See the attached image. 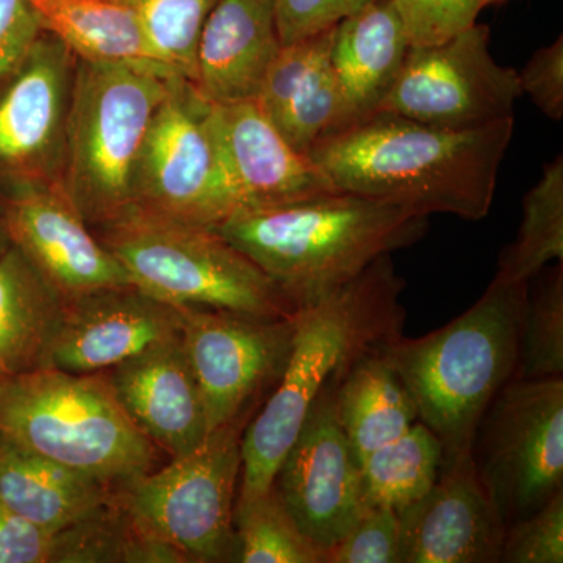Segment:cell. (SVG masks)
Wrapping results in <instances>:
<instances>
[{
  "label": "cell",
  "instance_id": "2",
  "mask_svg": "<svg viewBox=\"0 0 563 563\" xmlns=\"http://www.w3.org/2000/svg\"><path fill=\"white\" fill-rule=\"evenodd\" d=\"M402 288L391 255H384L340 290L296 312L290 357L279 383L243 431L236 501L273 487L321 391L363 352L401 332Z\"/></svg>",
  "mask_w": 563,
  "mask_h": 563
},
{
  "label": "cell",
  "instance_id": "7",
  "mask_svg": "<svg viewBox=\"0 0 563 563\" xmlns=\"http://www.w3.org/2000/svg\"><path fill=\"white\" fill-rule=\"evenodd\" d=\"M95 229L131 284L172 306L273 318L292 317L299 310L213 228L133 207Z\"/></svg>",
  "mask_w": 563,
  "mask_h": 563
},
{
  "label": "cell",
  "instance_id": "20",
  "mask_svg": "<svg viewBox=\"0 0 563 563\" xmlns=\"http://www.w3.org/2000/svg\"><path fill=\"white\" fill-rule=\"evenodd\" d=\"M282 46L276 0H218L199 38L191 84L217 106L255 101Z\"/></svg>",
  "mask_w": 563,
  "mask_h": 563
},
{
  "label": "cell",
  "instance_id": "19",
  "mask_svg": "<svg viewBox=\"0 0 563 563\" xmlns=\"http://www.w3.org/2000/svg\"><path fill=\"white\" fill-rule=\"evenodd\" d=\"M102 374L122 409L172 459L191 453L209 435L201 393L180 335Z\"/></svg>",
  "mask_w": 563,
  "mask_h": 563
},
{
  "label": "cell",
  "instance_id": "8",
  "mask_svg": "<svg viewBox=\"0 0 563 563\" xmlns=\"http://www.w3.org/2000/svg\"><path fill=\"white\" fill-rule=\"evenodd\" d=\"M246 421L214 429L191 453L111 487L133 531L177 562H236L233 512Z\"/></svg>",
  "mask_w": 563,
  "mask_h": 563
},
{
  "label": "cell",
  "instance_id": "31",
  "mask_svg": "<svg viewBox=\"0 0 563 563\" xmlns=\"http://www.w3.org/2000/svg\"><path fill=\"white\" fill-rule=\"evenodd\" d=\"M563 374V268L551 269L529 288L521 320L518 379H543Z\"/></svg>",
  "mask_w": 563,
  "mask_h": 563
},
{
  "label": "cell",
  "instance_id": "24",
  "mask_svg": "<svg viewBox=\"0 0 563 563\" xmlns=\"http://www.w3.org/2000/svg\"><path fill=\"white\" fill-rule=\"evenodd\" d=\"M62 296L11 244L0 257V377L46 368L63 314Z\"/></svg>",
  "mask_w": 563,
  "mask_h": 563
},
{
  "label": "cell",
  "instance_id": "41",
  "mask_svg": "<svg viewBox=\"0 0 563 563\" xmlns=\"http://www.w3.org/2000/svg\"><path fill=\"white\" fill-rule=\"evenodd\" d=\"M5 380L7 379H2V377H0V391H2L3 385H5Z\"/></svg>",
  "mask_w": 563,
  "mask_h": 563
},
{
  "label": "cell",
  "instance_id": "29",
  "mask_svg": "<svg viewBox=\"0 0 563 563\" xmlns=\"http://www.w3.org/2000/svg\"><path fill=\"white\" fill-rule=\"evenodd\" d=\"M233 526L236 562L321 563V551L303 536L274 487L247 501H236Z\"/></svg>",
  "mask_w": 563,
  "mask_h": 563
},
{
  "label": "cell",
  "instance_id": "1",
  "mask_svg": "<svg viewBox=\"0 0 563 563\" xmlns=\"http://www.w3.org/2000/svg\"><path fill=\"white\" fill-rule=\"evenodd\" d=\"M515 120L446 129L377 111L309 152L336 191L481 221L490 213Z\"/></svg>",
  "mask_w": 563,
  "mask_h": 563
},
{
  "label": "cell",
  "instance_id": "39",
  "mask_svg": "<svg viewBox=\"0 0 563 563\" xmlns=\"http://www.w3.org/2000/svg\"><path fill=\"white\" fill-rule=\"evenodd\" d=\"M10 246L9 229H7L5 217H3L2 206H0V257L10 250Z\"/></svg>",
  "mask_w": 563,
  "mask_h": 563
},
{
  "label": "cell",
  "instance_id": "10",
  "mask_svg": "<svg viewBox=\"0 0 563 563\" xmlns=\"http://www.w3.org/2000/svg\"><path fill=\"white\" fill-rule=\"evenodd\" d=\"M210 103L190 80L169 77L135 176V207L217 228L235 211L209 125Z\"/></svg>",
  "mask_w": 563,
  "mask_h": 563
},
{
  "label": "cell",
  "instance_id": "35",
  "mask_svg": "<svg viewBox=\"0 0 563 563\" xmlns=\"http://www.w3.org/2000/svg\"><path fill=\"white\" fill-rule=\"evenodd\" d=\"M369 0H276L277 31L282 44L309 38L335 27Z\"/></svg>",
  "mask_w": 563,
  "mask_h": 563
},
{
  "label": "cell",
  "instance_id": "33",
  "mask_svg": "<svg viewBox=\"0 0 563 563\" xmlns=\"http://www.w3.org/2000/svg\"><path fill=\"white\" fill-rule=\"evenodd\" d=\"M501 562H563V490L536 512L507 526Z\"/></svg>",
  "mask_w": 563,
  "mask_h": 563
},
{
  "label": "cell",
  "instance_id": "14",
  "mask_svg": "<svg viewBox=\"0 0 563 563\" xmlns=\"http://www.w3.org/2000/svg\"><path fill=\"white\" fill-rule=\"evenodd\" d=\"M335 379L310 407L273 483L292 520L321 551V558L351 531L365 509L361 463L336 418Z\"/></svg>",
  "mask_w": 563,
  "mask_h": 563
},
{
  "label": "cell",
  "instance_id": "34",
  "mask_svg": "<svg viewBox=\"0 0 563 563\" xmlns=\"http://www.w3.org/2000/svg\"><path fill=\"white\" fill-rule=\"evenodd\" d=\"M410 46L443 43L476 24L485 0H393Z\"/></svg>",
  "mask_w": 563,
  "mask_h": 563
},
{
  "label": "cell",
  "instance_id": "30",
  "mask_svg": "<svg viewBox=\"0 0 563 563\" xmlns=\"http://www.w3.org/2000/svg\"><path fill=\"white\" fill-rule=\"evenodd\" d=\"M152 57L161 65L195 80L199 38L218 0H129Z\"/></svg>",
  "mask_w": 563,
  "mask_h": 563
},
{
  "label": "cell",
  "instance_id": "40",
  "mask_svg": "<svg viewBox=\"0 0 563 563\" xmlns=\"http://www.w3.org/2000/svg\"><path fill=\"white\" fill-rule=\"evenodd\" d=\"M503 2H506V0H485V7L495 5V3H503Z\"/></svg>",
  "mask_w": 563,
  "mask_h": 563
},
{
  "label": "cell",
  "instance_id": "11",
  "mask_svg": "<svg viewBox=\"0 0 563 563\" xmlns=\"http://www.w3.org/2000/svg\"><path fill=\"white\" fill-rule=\"evenodd\" d=\"M487 25L474 24L443 43L410 46L379 111L446 129H474L514 117L518 70L499 65Z\"/></svg>",
  "mask_w": 563,
  "mask_h": 563
},
{
  "label": "cell",
  "instance_id": "9",
  "mask_svg": "<svg viewBox=\"0 0 563 563\" xmlns=\"http://www.w3.org/2000/svg\"><path fill=\"white\" fill-rule=\"evenodd\" d=\"M485 490L506 526L563 490V377L510 380L473 443Z\"/></svg>",
  "mask_w": 563,
  "mask_h": 563
},
{
  "label": "cell",
  "instance_id": "18",
  "mask_svg": "<svg viewBox=\"0 0 563 563\" xmlns=\"http://www.w3.org/2000/svg\"><path fill=\"white\" fill-rule=\"evenodd\" d=\"M184 307L135 285L101 288L69 299L46 368L99 374L155 344L180 335Z\"/></svg>",
  "mask_w": 563,
  "mask_h": 563
},
{
  "label": "cell",
  "instance_id": "23",
  "mask_svg": "<svg viewBox=\"0 0 563 563\" xmlns=\"http://www.w3.org/2000/svg\"><path fill=\"white\" fill-rule=\"evenodd\" d=\"M111 487L0 435V501L41 528L65 531L110 501Z\"/></svg>",
  "mask_w": 563,
  "mask_h": 563
},
{
  "label": "cell",
  "instance_id": "36",
  "mask_svg": "<svg viewBox=\"0 0 563 563\" xmlns=\"http://www.w3.org/2000/svg\"><path fill=\"white\" fill-rule=\"evenodd\" d=\"M62 553V531H47L0 501V563H58Z\"/></svg>",
  "mask_w": 563,
  "mask_h": 563
},
{
  "label": "cell",
  "instance_id": "16",
  "mask_svg": "<svg viewBox=\"0 0 563 563\" xmlns=\"http://www.w3.org/2000/svg\"><path fill=\"white\" fill-rule=\"evenodd\" d=\"M209 125L235 211L272 209L336 191L320 166L282 136L257 102L210 103Z\"/></svg>",
  "mask_w": 563,
  "mask_h": 563
},
{
  "label": "cell",
  "instance_id": "4",
  "mask_svg": "<svg viewBox=\"0 0 563 563\" xmlns=\"http://www.w3.org/2000/svg\"><path fill=\"white\" fill-rule=\"evenodd\" d=\"M528 285L495 277L442 329L418 339L399 332L377 344L412 396L418 421L442 442L443 457L473 451L493 399L517 377Z\"/></svg>",
  "mask_w": 563,
  "mask_h": 563
},
{
  "label": "cell",
  "instance_id": "38",
  "mask_svg": "<svg viewBox=\"0 0 563 563\" xmlns=\"http://www.w3.org/2000/svg\"><path fill=\"white\" fill-rule=\"evenodd\" d=\"M41 33L31 0H0V81L24 60Z\"/></svg>",
  "mask_w": 563,
  "mask_h": 563
},
{
  "label": "cell",
  "instance_id": "28",
  "mask_svg": "<svg viewBox=\"0 0 563 563\" xmlns=\"http://www.w3.org/2000/svg\"><path fill=\"white\" fill-rule=\"evenodd\" d=\"M563 262V155L543 166L542 177L526 192L517 239L499 255L496 279L528 284L548 263Z\"/></svg>",
  "mask_w": 563,
  "mask_h": 563
},
{
  "label": "cell",
  "instance_id": "25",
  "mask_svg": "<svg viewBox=\"0 0 563 563\" xmlns=\"http://www.w3.org/2000/svg\"><path fill=\"white\" fill-rule=\"evenodd\" d=\"M376 347L355 358L333 387L336 418L358 463L418 421L412 396Z\"/></svg>",
  "mask_w": 563,
  "mask_h": 563
},
{
  "label": "cell",
  "instance_id": "21",
  "mask_svg": "<svg viewBox=\"0 0 563 563\" xmlns=\"http://www.w3.org/2000/svg\"><path fill=\"white\" fill-rule=\"evenodd\" d=\"M333 27L284 44L255 102L296 151L309 155L322 136L343 128L342 95L331 60Z\"/></svg>",
  "mask_w": 563,
  "mask_h": 563
},
{
  "label": "cell",
  "instance_id": "32",
  "mask_svg": "<svg viewBox=\"0 0 563 563\" xmlns=\"http://www.w3.org/2000/svg\"><path fill=\"white\" fill-rule=\"evenodd\" d=\"M322 563H401V518L390 507H365Z\"/></svg>",
  "mask_w": 563,
  "mask_h": 563
},
{
  "label": "cell",
  "instance_id": "3",
  "mask_svg": "<svg viewBox=\"0 0 563 563\" xmlns=\"http://www.w3.org/2000/svg\"><path fill=\"white\" fill-rule=\"evenodd\" d=\"M420 211L350 192L240 210L213 228L251 258L298 309L328 298L428 231Z\"/></svg>",
  "mask_w": 563,
  "mask_h": 563
},
{
  "label": "cell",
  "instance_id": "15",
  "mask_svg": "<svg viewBox=\"0 0 563 563\" xmlns=\"http://www.w3.org/2000/svg\"><path fill=\"white\" fill-rule=\"evenodd\" d=\"M11 244L25 255L63 301L101 288L132 285L62 180L29 181L0 191Z\"/></svg>",
  "mask_w": 563,
  "mask_h": 563
},
{
  "label": "cell",
  "instance_id": "22",
  "mask_svg": "<svg viewBox=\"0 0 563 563\" xmlns=\"http://www.w3.org/2000/svg\"><path fill=\"white\" fill-rule=\"evenodd\" d=\"M409 49L393 0H369L333 27L331 60L343 101L342 129L379 111Z\"/></svg>",
  "mask_w": 563,
  "mask_h": 563
},
{
  "label": "cell",
  "instance_id": "6",
  "mask_svg": "<svg viewBox=\"0 0 563 563\" xmlns=\"http://www.w3.org/2000/svg\"><path fill=\"white\" fill-rule=\"evenodd\" d=\"M169 77L128 63L76 62L62 184L90 228L135 207L136 166Z\"/></svg>",
  "mask_w": 563,
  "mask_h": 563
},
{
  "label": "cell",
  "instance_id": "5",
  "mask_svg": "<svg viewBox=\"0 0 563 563\" xmlns=\"http://www.w3.org/2000/svg\"><path fill=\"white\" fill-rule=\"evenodd\" d=\"M0 435L109 487L154 468L158 450L122 409L102 373L55 368L5 380Z\"/></svg>",
  "mask_w": 563,
  "mask_h": 563
},
{
  "label": "cell",
  "instance_id": "26",
  "mask_svg": "<svg viewBox=\"0 0 563 563\" xmlns=\"http://www.w3.org/2000/svg\"><path fill=\"white\" fill-rule=\"evenodd\" d=\"M41 31L77 60L128 63L172 73L152 57L129 0H31Z\"/></svg>",
  "mask_w": 563,
  "mask_h": 563
},
{
  "label": "cell",
  "instance_id": "37",
  "mask_svg": "<svg viewBox=\"0 0 563 563\" xmlns=\"http://www.w3.org/2000/svg\"><path fill=\"white\" fill-rule=\"evenodd\" d=\"M521 95L529 96L544 117L553 121L563 118V38L533 52L518 73Z\"/></svg>",
  "mask_w": 563,
  "mask_h": 563
},
{
  "label": "cell",
  "instance_id": "12",
  "mask_svg": "<svg viewBox=\"0 0 563 563\" xmlns=\"http://www.w3.org/2000/svg\"><path fill=\"white\" fill-rule=\"evenodd\" d=\"M296 314V313H295ZM292 317H257L232 310L184 307L180 339L201 393L209 433L246 421L287 365Z\"/></svg>",
  "mask_w": 563,
  "mask_h": 563
},
{
  "label": "cell",
  "instance_id": "17",
  "mask_svg": "<svg viewBox=\"0 0 563 563\" xmlns=\"http://www.w3.org/2000/svg\"><path fill=\"white\" fill-rule=\"evenodd\" d=\"M399 514L401 563H499L507 526L473 451L443 457L431 490Z\"/></svg>",
  "mask_w": 563,
  "mask_h": 563
},
{
  "label": "cell",
  "instance_id": "27",
  "mask_svg": "<svg viewBox=\"0 0 563 563\" xmlns=\"http://www.w3.org/2000/svg\"><path fill=\"white\" fill-rule=\"evenodd\" d=\"M443 462V446L421 421L398 439L383 444L361 462L363 506L390 507L401 512L435 484Z\"/></svg>",
  "mask_w": 563,
  "mask_h": 563
},
{
  "label": "cell",
  "instance_id": "13",
  "mask_svg": "<svg viewBox=\"0 0 563 563\" xmlns=\"http://www.w3.org/2000/svg\"><path fill=\"white\" fill-rule=\"evenodd\" d=\"M76 62L62 41L43 32L0 81V191L62 180Z\"/></svg>",
  "mask_w": 563,
  "mask_h": 563
}]
</instances>
